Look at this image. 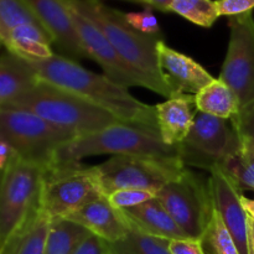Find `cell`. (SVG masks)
I'll list each match as a JSON object with an SVG mask.
<instances>
[{"label":"cell","mask_w":254,"mask_h":254,"mask_svg":"<svg viewBox=\"0 0 254 254\" xmlns=\"http://www.w3.org/2000/svg\"><path fill=\"white\" fill-rule=\"evenodd\" d=\"M241 203H242L243 208H245V211L247 212V215L254 220V200H251V198L242 195L241 196Z\"/></svg>","instance_id":"obj_36"},{"label":"cell","mask_w":254,"mask_h":254,"mask_svg":"<svg viewBox=\"0 0 254 254\" xmlns=\"http://www.w3.org/2000/svg\"><path fill=\"white\" fill-rule=\"evenodd\" d=\"M51 36L39 25H21L15 27L4 39L7 52L27 61H42L54 56Z\"/></svg>","instance_id":"obj_19"},{"label":"cell","mask_w":254,"mask_h":254,"mask_svg":"<svg viewBox=\"0 0 254 254\" xmlns=\"http://www.w3.org/2000/svg\"><path fill=\"white\" fill-rule=\"evenodd\" d=\"M101 1V0H99ZM127 1H131V2H136V4H141V5H145L146 7H151V4L149 0H127Z\"/></svg>","instance_id":"obj_39"},{"label":"cell","mask_w":254,"mask_h":254,"mask_svg":"<svg viewBox=\"0 0 254 254\" xmlns=\"http://www.w3.org/2000/svg\"><path fill=\"white\" fill-rule=\"evenodd\" d=\"M201 241L206 254H240L230 231L216 208Z\"/></svg>","instance_id":"obj_26"},{"label":"cell","mask_w":254,"mask_h":254,"mask_svg":"<svg viewBox=\"0 0 254 254\" xmlns=\"http://www.w3.org/2000/svg\"><path fill=\"white\" fill-rule=\"evenodd\" d=\"M68 7L87 57L94 60L102 67L104 76L126 88L138 86L148 88L145 79L119 56L103 32L81 12L69 5Z\"/></svg>","instance_id":"obj_12"},{"label":"cell","mask_w":254,"mask_h":254,"mask_svg":"<svg viewBox=\"0 0 254 254\" xmlns=\"http://www.w3.org/2000/svg\"><path fill=\"white\" fill-rule=\"evenodd\" d=\"M104 195L122 189H139L158 192L180 175L188 166L180 158L113 155L96 165Z\"/></svg>","instance_id":"obj_9"},{"label":"cell","mask_w":254,"mask_h":254,"mask_svg":"<svg viewBox=\"0 0 254 254\" xmlns=\"http://www.w3.org/2000/svg\"><path fill=\"white\" fill-rule=\"evenodd\" d=\"M45 169L16 155L0 173V254H15L41 213Z\"/></svg>","instance_id":"obj_3"},{"label":"cell","mask_w":254,"mask_h":254,"mask_svg":"<svg viewBox=\"0 0 254 254\" xmlns=\"http://www.w3.org/2000/svg\"><path fill=\"white\" fill-rule=\"evenodd\" d=\"M248 237H250V253L254 254V220L248 216Z\"/></svg>","instance_id":"obj_38"},{"label":"cell","mask_w":254,"mask_h":254,"mask_svg":"<svg viewBox=\"0 0 254 254\" xmlns=\"http://www.w3.org/2000/svg\"><path fill=\"white\" fill-rule=\"evenodd\" d=\"M215 4L220 16H237L254 9V0H216Z\"/></svg>","instance_id":"obj_31"},{"label":"cell","mask_w":254,"mask_h":254,"mask_svg":"<svg viewBox=\"0 0 254 254\" xmlns=\"http://www.w3.org/2000/svg\"><path fill=\"white\" fill-rule=\"evenodd\" d=\"M37 77L26 60L10 54L0 56V108L17 98L34 86Z\"/></svg>","instance_id":"obj_20"},{"label":"cell","mask_w":254,"mask_h":254,"mask_svg":"<svg viewBox=\"0 0 254 254\" xmlns=\"http://www.w3.org/2000/svg\"><path fill=\"white\" fill-rule=\"evenodd\" d=\"M156 126L161 140L171 146H178L186 139L192 127L195 114L193 96L175 94L155 106Z\"/></svg>","instance_id":"obj_17"},{"label":"cell","mask_w":254,"mask_h":254,"mask_svg":"<svg viewBox=\"0 0 254 254\" xmlns=\"http://www.w3.org/2000/svg\"><path fill=\"white\" fill-rule=\"evenodd\" d=\"M26 62L40 81L72 92L109 112L123 123L158 131L155 107L138 101L126 87L104 74L94 73L62 55H54L42 61L26 60Z\"/></svg>","instance_id":"obj_1"},{"label":"cell","mask_w":254,"mask_h":254,"mask_svg":"<svg viewBox=\"0 0 254 254\" xmlns=\"http://www.w3.org/2000/svg\"><path fill=\"white\" fill-rule=\"evenodd\" d=\"M123 16L126 21L136 31L145 35H153V36H163L160 25L155 15L153 14L151 7H145L143 11L123 12Z\"/></svg>","instance_id":"obj_30"},{"label":"cell","mask_w":254,"mask_h":254,"mask_svg":"<svg viewBox=\"0 0 254 254\" xmlns=\"http://www.w3.org/2000/svg\"><path fill=\"white\" fill-rule=\"evenodd\" d=\"M240 136V149L221 169L230 176L238 190L243 192L254 190V140L248 136Z\"/></svg>","instance_id":"obj_23"},{"label":"cell","mask_w":254,"mask_h":254,"mask_svg":"<svg viewBox=\"0 0 254 254\" xmlns=\"http://www.w3.org/2000/svg\"><path fill=\"white\" fill-rule=\"evenodd\" d=\"M31 7L52 42L68 59H86L82 42L64 0H25Z\"/></svg>","instance_id":"obj_14"},{"label":"cell","mask_w":254,"mask_h":254,"mask_svg":"<svg viewBox=\"0 0 254 254\" xmlns=\"http://www.w3.org/2000/svg\"><path fill=\"white\" fill-rule=\"evenodd\" d=\"M186 237L201 240L215 211L210 180L186 168L156 192Z\"/></svg>","instance_id":"obj_8"},{"label":"cell","mask_w":254,"mask_h":254,"mask_svg":"<svg viewBox=\"0 0 254 254\" xmlns=\"http://www.w3.org/2000/svg\"><path fill=\"white\" fill-rule=\"evenodd\" d=\"M83 16L91 20L108 39L119 56L135 69L148 83V89L170 98V87L159 67L156 46L163 36L136 31L126 21L123 12L106 6L99 0H64Z\"/></svg>","instance_id":"obj_2"},{"label":"cell","mask_w":254,"mask_h":254,"mask_svg":"<svg viewBox=\"0 0 254 254\" xmlns=\"http://www.w3.org/2000/svg\"><path fill=\"white\" fill-rule=\"evenodd\" d=\"M154 197H156V192L139 190V189H122V190H116L107 195L111 205L119 211L133 208Z\"/></svg>","instance_id":"obj_29"},{"label":"cell","mask_w":254,"mask_h":254,"mask_svg":"<svg viewBox=\"0 0 254 254\" xmlns=\"http://www.w3.org/2000/svg\"><path fill=\"white\" fill-rule=\"evenodd\" d=\"M169 240L146 235L136 228H129L121 240L109 243L112 254H171Z\"/></svg>","instance_id":"obj_24"},{"label":"cell","mask_w":254,"mask_h":254,"mask_svg":"<svg viewBox=\"0 0 254 254\" xmlns=\"http://www.w3.org/2000/svg\"><path fill=\"white\" fill-rule=\"evenodd\" d=\"M91 235L88 230L67 218L50 221L45 254H74L82 241Z\"/></svg>","instance_id":"obj_22"},{"label":"cell","mask_w":254,"mask_h":254,"mask_svg":"<svg viewBox=\"0 0 254 254\" xmlns=\"http://www.w3.org/2000/svg\"><path fill=\"white\" fill-rule=\"evenodd\" d=\"M123 213L131 227L146 235L169 241L189 238L156 197L123 211Z\"/></svg>","instance_id":"obj_18"},{"label":"cell","mask_w":254,"mask_h":254,"mask_svg":"<svg viewBox=\"0 0 254 254\" xmlns=\"http://www.w3.org/2000/svg\"><path fill=\"white\" fill-rule=\"evenodd\" d=\"M149 1H150L151 7L166 12L169 11V7H170V4L173 0H149Z\"/></svg>","instance_id":"obj_37"},{"label":"cell","mask_w":254,"mask_h":254,"mask_svg":"<svg viewBox=\"0 0 254 254\" xmlns=\"http://www.w3.org/2000/svg\"><path fill=\"white\" fill-rule=\"evenodd\" d=\"M208 180L212 192L213 206L230 231L238 252L240 254H251L248 215L241 203V196L243 192L238 190L230 176L218 166L210 171Z\"/></svg>","instance_id":"obj_13"},{"label":"cell","mask_w":254,"mask_h":254,"mask_svg":"<svg viewBox=\"0 0 254 254\" xmlns=\"http://www.w3.org/2000/svg\"><path fill=\"white\" fill-rule=\"evenodd\" d=\"M74 254H112V251L109 242L91 233L82 241Z\"/></svg>","instance_id":"obj_34"},{"label":"cell","mask_w":254,"mask_h":254,"mask_svg":"<svg viewBox=\"0 0 254 254\" xmlns=\"http://www.w3.org/2000/svg\"><path fill=\"white\" fill-rule=\"evenodd\" d=\"M4 108L22 109L36 114L76 138L121 122L109 112L72 92L40 79Z\"/></svg>","instance_id":"obj_4"},{"label":"cell","mask_w":254,"mask_h":254,"mask_svg":"<svg viewBox=\"0 0 254 254\" xmlns=\"http://www.w3.org/2000/svg\"><path fill=\"white\" fill-rule=\"evenodd\" d=\"M104 196L96 166L81 161H56L45 169L41 212L50 220L66 218Z\"/></svg>","instance_id":"obj_6"},{"label":"cell","mask_w":254,"mask_h":254,"mask_svg":"<svg viewBox=\"0 0 254 254\" xmlns=\"http://www.w3.org/2000/svg\"><path fill=\"white\" fill-rule=\"evenodd\" d=\"M50 221L51 220L47 216L42 212L40 213L37 220L21 240L15 254H45Z\"/></svg>","instance_id":"obj_28"},{"label":"cell","mask_w":254,"mask_h":254,"mask_svg":"<svg viewBox=\"0 0 254 254\" xmlns=\"http://www.w3.org/2000/svg\"><path fill=\"white\" fill-rule=\"evenodd\" d=\"M39 25V19L25 0H0V32L2 39L21 25Z\"/></svg>","instance_id":"obj_27"},{"label":"cell","mask_w":254,"mask_h":254,"mask_svg":"<svg viewBox=\"0 0 254 254\" xmlns=\"http://www.w3.org/2000/svg\"><path fill=\"white\" fill-rule=\"evenodd\" d=\"M231 122L240 135L248 136L254 140V103L241 109Z\"/></svg>","instance_id":"obj_32"},{"label":"cell","mask_w":254,"mask_h":254,"mask_svg":"<svg viewBox=\"0 0 254 254\" xmlns=\"http://www.w3.org/2000/svg\"><path fill=\"white\" fill-rule=\"evenodd\" d=\"M241 146V136L232 122L196 112L185 140L179 144V156L186 166L211 171L222 166Z\"/></svg>","instance_id":"obj_10"},{"label":"cell","mask_w":254,"mask_h":254,"mask_svg":"<svg viewBox=\"0 0 254 254\" xmlns=\"http://www.w3.org/2000/svg\"><path fill=\"white\" fill-rule=\"evenodd\" d=\"M102 154L180 158L178 146L164 143L158 131L118 122L94 133L77 136L59 149L56 161H81Z\"/></svg>","instance_id":"obj_5"},{"label":"cell","mask_w":254,"mask_h":254,"mask_svg":"<svg viewBox=\"0 0 254 254\" xmlns=\"http://www.w3.org/2000/svg\"><path fill=\"white\" fill-rule=\"evenodd\" d=\"M169 12H175L192 24L201 27H211L220 17L212 0H173Z\"/></svg>","instance_id":"obj_25"},{"label":"cell","mask_w":254,"mask_h":254,"mask_svg":"<svg viewBox=\"0 0 254 254\" xmlns=\"http://www.w3.org/2000/svg\"><path fill=\"white\" fill-rule=\"evenodd\" d=\"M16 156L11 146L4 140H0V173L9 165L10 161Z\"/></svg>","instance_id":"obj_35"},{"label":"cell","mask_w":254,"mask_h":254,"mask_svg":"<svg viewBox=\"0 0 254 254\" xmlns=\"http://www.w3.org/2000/svg\"><path fill=\"white\" fill-rule=\"evenodd\" d=\"M156 55L159 67L163 72L166 83L173 92V96H195L215 78L198 62L188 55L171 49L164 40L158 42Z\"/></svg>","instance_id":"obj_15"},{"label":"cell","mask_w":254,"mask_h":254,"mask_svg":"<svg viewBox=\"0 0 254 254\" xmlns=\"http://www.w3.org/2000/svg\"><path fill=\"white\" fill-rule=\"evenodd\" d=\"M197 112L210 114L217 118L231 119L240 113V102L237 96L223 79L213 78L193 96Z\"/></svg>","instance_id":"obj_21"},{"label":"cell","mask_w":254,"mask_h":254,"mask_svg":"<svg viewBox=\"0 0 254 254\" xmlns=\"http://www.w3.org/2000/svg\"><path fill=\"white\" fill-rule=\"evenodd\" d=\"M171 254H206L202 241L197 238H180L169 242Z\"/></svg>","instance_id":"obj_33"},{"label":"cell","mask_w":254,"mask_h":254,"mask_svg":"<svg viewBox=\"0 0 254 254\" xmlns=\"http://www.w3.org/2000/svg\"><path fill=\"white\" fill-rule=\"evenodd\" d=\"M230 41L220 78L232 88L240 111L254 103V17L252 12L228 20Z\"/></svg>","instance_id":"obj_11"},{"label":"cell","mask_w":254,"mask_h":254,"mask_svg":"<svg viewBox=\"0 0 254 254\" xmlns=\"http://www.w3.org/2000/svg\"><path fill=\"white\" fill-rule=\"evenodd\" d=\"M66 218L83 226L92 235L98 236L109 243L123 238L130 228V223L123 211L113 207L106 195L87 203Z\"/></svg>","instance_id":"obj_16"},{"label":"cell","mask_w":254,"mask_h":254,"mask_svg":"<svg viewBox=\"0 0 254 254\" xmlns=\"http://www.w3.org/2000/svg\"><path fill=\"white\" fill-rule=\"evenodd\" d=\"M0 46H4V39H2L1 32H0Z\"/></svg>","instance_id":"obj_40"},{"label":"cell","mask_w":254,"mask_h":254,"mask_svg":"<svg viewBox=\"0 0 254 254\" xmlns=\"http://www.w3.org/2000/svg\"><path fill=\"white\" fill-rule=\"evenodd\" d=\"M74 138L36 114L0 108V140L9 144L22 160L47 168L55 161L59 149Z\"/></svg>","instance_id":"obj_7"}]
</instances>
